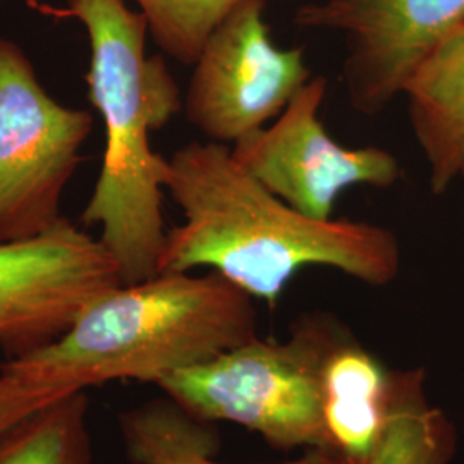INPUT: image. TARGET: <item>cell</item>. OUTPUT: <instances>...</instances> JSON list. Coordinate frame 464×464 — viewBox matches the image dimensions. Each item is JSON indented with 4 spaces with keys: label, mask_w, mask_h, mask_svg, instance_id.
<instances>
[{
    "label": "cell",
    "mask_w": 464,
    "mask_h": 464,
    "mask_svg": "<svg viewBox=\"0 0 464 464\" xmlns=\"http://www.w3.org/2000/svg\"><path fill=\"white\" fill-rule=\"evenodd\" d=\"M93 117L53 99L16 42L0 36V245L55 227Z\"/></svg>",
    "instance_id": "5b68a950"
},
{
    "label": "cell",
    "mask_w": 464,
    "mask_h": 464,
    "mask_svg": "<svg viewBox=\"0 0 464 464\" xmlns=\"http://www.w3.org/2000/svg\"><path fill=\"white\" fill-rule=\"evenodd\" d=\"M295 24L343 36L349 105L377 117L429 53L463 32L464 0H310Z\"/></svg>",
    "instance_id": "ba28073f"
},
{
    "label": "cell",
    "mask_w": 464,
    "mask_h": 464,
    "mask_svg": "<svg viewBox=\"0 0 464 464\" xmlns=\"http://www.w3.org/2000/svg\"><path fill=\"white\" fill-rule=\"evenodd\" d=\"M433 195L464 181V30L429 53L402 88Z\"/></svg>",
    "instance_id": "8fae6325"
},
{
    "label": "cell",
    "mask_w": 464,
    "mask_h": 464,
    "mask_svg": "<svg viewBox=\"0 0 464 464\" xmlns=\"http://www.w3.org/2000/svg\"><path fill=\"white\" fill-rule=\"evenodd\" d=\"M312 78L304 50L272 42L266 0H248L217 26L199 52L184 114L208 141L232 147L279 116Z\"/></svg>",
    "instance_id": "8992f818"
},
{
    "label": "cell",
    "mask_w": 464,
    "mask_h": 464,
    "mask_svg": "<svg viewBox=\"0 0 464 464\" xmlns=\"http://www.w3.org/2000/svg\"><path fill=\"white\" fill-rule=\"evenodd\" d=\"M71 391L76 389L34 385L0 373V439L26 416Z\"/></svg>",
    "instance_id": "2e32d148"
},
{
    "label": "cell",
    "mask_w": 464,
    "mask_h": 464,
    "mask_svg": "<svg viewBox=\"0 0 464 464\" xmlns=\"http://www.w3.org/2000/svg\"><path fill=\"white\" fill-rule=\"evenodd\" d=\"M456 448L452 421L425 396V372L396 370L392 410L365 464H449Z\"/></svg>",
    "instance_id": "4fadbf2b"
},
{
    "label": "cell",
    "mask_w": 464,
    "mask_h": 464,
    "mask_svg": "<svg viewBox=\"0 0 464 464\" xmlns=\"http://www.w3.org/2000/svg\"><path fill=\"white\" fill-rule=\"evenodd\" d=\"M327 450L365 464L392 410L396 370H387L343 325L320 368Z\"/></svg>",
    "instance_id": "30bf717a"
},
{
    "label": "cell",
    "mask_w": 464,
    "mask_h": 464,
    "mask_svg": "<svg viewBox=\"0 0 464 464\" xmlns=\"http://www.w3.org/2000/svg\"><path fill=\"white\" fill-rule=\"evenodd\" d=\"M160 49L193 66L217 26L248 0H134Z\"/></svg>",
    "instance_id": "9a60e30c"
},
{
    "label": "cell",
    "mask_w": 464,
    "mask_h": 464,
    "mask_svg": "<svg viewBox=\"0 0 464 464\" xmlns=\"http://www.w3.org/2000/svg\"><path fill=\"white\" fill-rule=\"evenodd\" d=\"M255 298L217 272H160L92 301L59 339L7 360L16 381L86 389L114 381L159 383L258 337Z\"/></svg>",
    "instance_id": "3957f363"
},
{
    "label": "cell",
    "mask_w": 464,
    "mask_h": 464,
    "mask_svg": "<svg viewBox=\"0 0 464 464\" xmlns=\"http://www.w3.org/2000/svg\"><path fill=\"white\" fill-rule=\"evenodd\" d=\"M59 16L78 19L90 40L88 95L103 121L105 147L99 179L82 214L99 226L122 284L159 274L166 245L162 191L169 160L150 134L181 107V92L160 57H149V26L122 0H69Z\"/></svg>",
    "instance_id": "7a4b0ae2"
},
{
    "label": "cell",
    "mask_w": 464,
    "mask_h": 464,
    "mask_svg": "<svg viewBox=\"0 0 464 464\" xmlns=\"http://www.w3.org/2000/svg\"><path fill=\"white\" fill-rule=\"evenodd\" d=\"M327 80L314 76L274 122L231 147L232 157L270 193L304 216L332 218L337 198L356 186L392 188L404 170L379 147L348 149L325 130Z\"/></svg>",
    "instance_id": "52a82bcc"
},
{
    "label": "cell",
    "mask_w": 464,
    "mask_h": 464,
    "mask_svg": "<svg viewBox=\"0 0 464 464\" xmlns=\"http://www.w3.org/2000/svg\"><path fill=\"white\" fill-rule=\"evenodd\" d=\"M208 425L172 399L151 401L119 416L122 440L134 464H222L214 459L217 433ZM282 464L349 463L327 450L310 449Z\"/></svg>",
    "instance_id": "7c38bea8"
},
{
    "label": "cell",
    "mask_w": 464,
    "mask_h": 464,
    "mask_svg": "<svg viewBox=\"0 0 464 464\" xmlns=\"http://www.w3.org/2000/svg\"><path fill=\"white\" fill-rule=\"evenodd\" d=\"M86 389L40 408L0 439V464H92Z\"/></svg>",
    "instance_id": "5bb4252c"
},
{
    "label": "cell",
    "mask_w": 464,
    "mask_h": 464,
    "mask_svg": "<svg viewBox=\"0 0 464 464\" xmlns=\"http://www.w3.org/2000/svg\"><path fill=\"white\" fill-rule=\"evenodd\" d=\"M167 160L164 189L184 222L167 231L159 274L207 266L270 308L304 266H331L373 287L398 277L394 232L301 214L249 176L229 145L193 141Z\"/></svg>",
    "instance_id": "6da1fadb"
},
{
    "label": "cell",
    "mask_w": 464,
    "mask_h": 464,
    "mask_svg": "<svg viewBox=\"0 0 464 464\" xmlns=\"http://www.w3.org/2000/svg\"><path fill=\"white\" fill-rule=\"evenodd\" d=\"M341 327L329 314H306L282 343L256 337L157 385L199 421L241 425L281 450H327L320 368Z\"/></svg>",
    "instance_id": "277c9868"
},
{
    "label": "cell",
    "mask_w": 464,
    "mask_h": 464,
    "mask_svg": "<svg viewBox=\"0 0 464 464\" xmlns=\"http://www.w3.org/2000/svg\"><path fill=\"white\" fill-rule=\"evenodd\" d=\"M111 253L67 218L0 245V349L23 358L59 339L84 308L121 285Z\"/></svg>",
    "instance_id": "9c48e42d"
}]
</instances>
